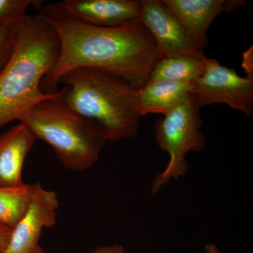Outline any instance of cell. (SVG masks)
<instances>
[{"instance_id": "12", "label": "cell", "mask_w": 253, "mask_h": 253, "mask_svg": "<svg viewBox=\"0 0 253 253\" xmlns=\"http://www.w3.org/2000/svg\"><path fill=\"white\" fill-rule=\"evenodd\" d=\"M194 84L167 81H148L138 90L139 116L166 115L187 97Z\"/></svg>"}, {"instance_id": "6", "label": "cell", "mask_w": 253, "mask_h": 253, "mask_svg": "<svg viewBox=\"0 0 253 253\" xmlns=\"http://www.w3.org/2000/svg\"><path fill=\"white\" fill-rule=\"evenodd\" d=\"M191 94L200 108L226 104L247 116L253 113V78L240 76L214 59H208L206 69L194 83Z\"/></svg>"}, {"instance_id": "9", "label": "cell", "mask_w": 253, "mask_h": 253, "mask_svg": "<svg viewBox=\"0 0 253 253\" xmlns=\"http://www.w3.org/2000/svg\"><path fill=\"white\" fill-rule=\"evenodd\" d=\"M79 21L113 28L139 21L141 0H64L57 2Z\"/></svg>"}, {"instance_id": "18", "label": "cell", "mask_w": 253, "mask_h": 253, "mask_svg": "<svg viewBox=\"0 0 253 253\" xmlns=\"http://www.w3.org/2000/svg\"><path fill=\"white\" fill-rule=\"evenodd\" d=\"M11 231V227L0 222V251H2L9 242Z\"/></svg>"}, {"instance_id": "4", "label": "cell", "mask_w": 253, "mask_h": 253, "mask_svg": "<svg viewBox=\"0 0 253 253\" xmlns=\"http://www.w3.org/2000/svg\"><path fill=\"white\" fill-rule=\"evenodd\" d=\"M57 97L37 103L19 122L36 139L51 146L65 168L83 171L94 167L107 142L104 131L97 123L63 106Z\"/></svg>"}, {"instance_id": "14", "label": "cell", "mask_w": 253, "mask_h": 253, "mask_svg": "<svg viewBox=\"0 0 253 253\" xmlns=\"http://www.w3.org/2000/svg\"><path fill=\"white\" fill-rule=\"evenodd\" d=\"M33 189L34 184L0 187V222L13 229L26 212Z\"/></svg>"}, {"instance_id": "20", "label": "cell", "mask_w": 253, "mask_h": 253, "mask_svg": "<svg viewBox=\"0 0 253 253\" xmlns=\"http://www.w3.org/2000/svg\"><path fill=\"white\" fill-rule=\"evenodd\" d=\"M206 253H223L219 251L217 246L214 244H208L205 246Z\"/></svg>"}, {"instance_id": "10", "label": "cell", "mask_w": 253, "mask_h": 253, "mask_svg": "<svg viewBox=\"0 0 253 253\" xmlns=\"http://www.w3.org/2000/svg\"><path fill=\"white\" fill-rule=\"evenodd\" d=\"M192 38L200 51L206 45V34L219 15L246 4L244 0H163Z\"/></svg>"}, {"instance_id": "3", "label": "cell", "mask_w": 253, "mask_h": 253, "mask_svg": "<svg viewBox=\"0 0 253 253\" xmlns=\"http://www.w3.org/2000/svg\"><path fill=\"white\" fill-rule=\"evenodd\" d=\"M57 99L82 117L97 123L107 141L131 139L139 128L138 89L94 68H78L60 81Z\"/></svg>"}, {"instance_id": "8", "label": "cell", "mask_w": 253, "mask_h": 253, "mask_svg": "<svg viewBox=\"0 0 253 253\" xmlns=\"http://www.w3.org/2000/svg\"><path fill=\"white\" fill-rule=\"evenodd\" d=\"M139 21L154 38L162 58L204 56L163 0H141Z\"/></svg>"}, {"instance_id": "17", "label": "cell", "mask_w": 253, "mask_h": 253, "mask_svg": "<svg viewBox=\"0 0 253 253\" xmlns=\"http://www.w3.org/2000/svg\"><path fill=\"white\" fill-rule=\"evenodd\" d=\"M253 46L249 48L243 56V68L246 73V76L253 78Z\"/></svg>"}, {"instance_id": "19", "label": "cell", "mask_w": 253, "mask_h": 253, "mask_svg": "<svg viewBox=\"0 0 253 253\" xmlns=\"http://www.w3.org/2000/svg\"><path fill=\"white\" fill-rule=\"evenodd\" d=\"M90 253H125V250L122 245L115 244L99 246L93 250Z\"/></svg>"}, {"instance_id": "15", "label": "cell", "mask_w": 253, "mask_h": 253, "mask_svg": "<svg viewBox=\"0 0 253 253\" xmlns=\"http://www.w3.org/2000/svg\"><path fill=\"white\" fill-rule=\"evenodd\" d=\"M41 0H0V24L14 25L26 16L30 6L42 7Z\"/></svg>"}, {"instance_id": "5", "label": "cell", "mask_w": 253, "mask_h": 253, "mask_svg": "<svg viewBox=\"0 0 253 253\" xmlns=\"http://www.w3.org/2000/svg\"><path fill=\"white\" fill-rule=\"evenodd\" d=\"M200 109L191 93L156 122V140L159 147L169 155V160L166 169L154 179L151 194H157L172 179L184 177L189 169L186 154L199 152L206 146V139L201 131Z\"/></svg>"}, {"instance_id": "21", "label": "cell", "mask_w": 253, "mask_h": 253, "mask_svg": "<svg viewBox=\"0 0 253 253\" xmlns=\"http://www.w3.org/2000/svg\"><path fill=\"white\" fill-rule=\"evenodd\" d=\"M0 253H1V251H0Z\"/></svg>"}, {"instance_id": "2", "label": "cell", "mask_w": 253, "mask_h": 253, "mask_svg": "<svg viewBox=\"0 0 253 253\" xmlns=\"http://www.w3.org/2000/svg\"><path fill=\"white\" fill-rule=\"evenodd\" d=\"M15 30L14 54L0 75V127L20 121L37 103L59 95V91L47 94L41 88L59 56L54 31L38 16L29 15L15 24Z\"/></svg>"}, {"instance_id": "13", "label": "cell", "mask_w": 253, "mask_h": 253, "mask_svg": "<svg viewBox=\"0 0 253 253\" xmlns=\"http://www.w3.org/2000/svg\"><path fill=\"white\" fill-rule=\"evenodd\" d=\"M206 56H181L162 58L155 65L149 81H167L194 84L206 69Z\"/></svg>"}, {"instance_id": "1", "label": "cell", "mask_w": 253, "mask_h": 253, "mask_svg": "<svg viewBox=\"0 0 253 253\" xmlns=\"http://www.w3.org/2000/svg\"><path fill=\"white\" fill-rule=\"evenodd\" d=\"M37 16L54 31L59 42L56 64L42 82V89L47 94L59 90L65 74L84 68L121 78L139 90L162 59L154 38L140 21L99 27L82 22L58 3L42 6Z\"/></svg>"}, {"instance_id": "11", "label": "cell", "mask_w": 253, "mask_h": 253, "mask_svg": "<svg viewBox=\"0 0 253 253\" xmlns=\"http://www.w3.org/2000/svg\"><path fill=\"white\" fill-rule=\"evenodd\" d=\"M36 140L21 123L0 134V187L24 185L23 165Z\"/></svg>"}, {"instance_id": "7", "label": "cell", "mask_w": 253, "mask_h": 253, "mask_svg": "<svg viewBox=\"0 0 253 253\" xmlns=\"http://www.w3.org/2000/svg\"><path fill=\"white\" fill-rule=\"evenodd\" d=\"M59 208L57 194L35 183L26 212L11 231L9 242L1 253H44L39 244L44 229L56 222Z\"/></svg>"}, {"instance_id": "16", "label": "cell", "mask_w": 253, "mask_h": 253, "mask_svg": "<svg viewBox=\"0 0 253 253\" xmlns=\"http://www.w3.org/2000/svg\"><path fill=\"white\" fill-rule=\"evenodd\" d=\"M16 43L14 25L0 24V75L12 57Z\"/></svg>"}]
</instances>
